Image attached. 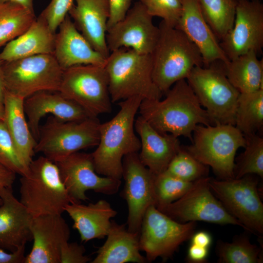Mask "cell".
<instances>
[{
    "label": "cell",
    "mask_w": 263,
    "mask_h": 263,
    "mask_svg": "<svg viewBox=\"0 0 263 263\" xmlns=\"http://www.w3.org/2000/svg\"><path fill=\"white\" fill-rule=\"evenodd\" d=\"M163 100L143 99L140 116L160 133L184 136L191 142L198 125H213L186 79L176 82Z\"/></svg>",
    "instance_id": "cell-1"
},
{
    "label": "cell",
    "mask_w": 263,
    "mask_h": 263,
    "mask_svg": "<svg viewBox=\"0 0 263 263\" xmlns=\"http://www.w3.org/2000/svg\"><path fill=\"white\" fill-rule=\"evenodd\" d=\"M142 100L141 97L134 96L119 101L120 110L116 114L100 123L99 141L91 153L97 174L121 180L123 158L139 151L141 142L135 132L134 123Z\"/></svg>",
    "instance_id": "cell-2"
},
{
    "label": "cell",
    "mask_w": 263,
    "mask_h": 263,
    "mask_svg": "<svg viewBox=\"0 0 263 263\" xmlns=\"http://www.w3.org/2000/svg\"><path fill=\"white\" fill-rule=\"evenodd\" d=\"M151 53L153 80L163 94L176 82L186 79L193 68L204 66L200 50L182 32L161 21Z\"/></svg>",
    "instance_id": "cell-3"
},
{
    "label": "cell",
    "mask_w": 263,
    "mask_h": 263,
    "mask_svg": "<svg viewBox=\"0 0 263 263\" xmlns=\"http://www.w3.org/2000/svg\"><path fill=\"white\" fill-rule=\"evenodd\" d=\"M105 67L112 103L139 96L143 99H160L163 93L152 78L151 54L121 48L111 52Z\"/></svg>",
    "instance_id": "cell-4"
},
{
    "label": "cell",
    "mask_w": 263,
    "mask_h": 263,
    "mask_svg": "<svg viewBox=\"0 0 263 263\" xmlns=\"http://www.w3.org/2000/svg\"><path fill=\"white\" fill-rule=\"evenodd\" d=\"M20 179V202L33 217L61 215L72 201L56 164L41 156L33 160Z\"/></svg>",
    "instance_id": "cell-5"
},
{
    "label": "cell",
    "mask_w": 263,
    "mask_h": 263,
    "mask_svg": "<svg viewBox=\"0 0 263 263\" xmlns=\"http://www.w3.org/2000/svg\"><path fill=\"white\" fill-rule=\"evenodd\" d=\"M246 139L234 125H198L192 133L191 144L184 148L195 159L210 167L221 180L234 178L235 157L244 148Z\"/></svg>",
    "instance_id": "cell-6"
},
{
    "label": "cell",
    "mask_w": 263,
    "mask_h": 263,
    "mask_svg": "<svg viewBox=\"0 0 263 263\" xmlns=\"http://www.w3.org/2000/svg\"><path fill=\"white\" fill-rule=\"evenodd\" d=\"M196 66L186 80L213 125L235 126L239 91L226 77L223 62Z\"/></svg>",
    "instance_id": "cell-7"
},
{
    "label": "cell",
    "mask_w": 263,
    "mask_h": 263,
    "mask_svg": "<svg viewBox=\"0 0 263 263\" xmlns=\"http://www.w3.org/2000/svg\"><path fill=\"white\" fill-rule=\"evenodd\" d=\"M100 122L97 117L66 121L52 115L40 126L35 152L55 162L81 150L96 146Z\"/></svg>",
    "instance_id": "cell-8"
},
{
    "label": "cell",
    "mask_w": 263,
    "mask_h": 263,
    "mask_svg": "<svg viewBox=\"0 0 263 263\" xmlns=\"http://www.w3.org/2000/svg\"><path fill=\"white\" fill-rule=\"evenodd\" d=\"M6 91L26 99L43 91H59L63 70L53 54L3 61Z\"/></svg>",
    "instance_id": "cell-9"
},
{
    "label": "cell",
    "mask_w": 263,
    "mask_h": 263,
    "mask_svg": "<svg viewBox=\"0 0 263 263\" xmlns=\"http://www.w3.org/2000/svg\"><path fill=\"white\" fill-rule=\"evenodd\" d=\"M59 92L81 106L90 117L112 111L105 65H79L63 70Z\"/></svg>",
    "instance_id": "cell-10"
},
{
    "label": "cell",
    "mask_w": 263,
    "mask_h": 263,
    "mask_svg": "<svg viewBox=\"0 0 263 263\" xmlns=\"http://www.w3.org/2000/svg\"><path fill=\"white\" fill-rule=\"evenodd\" d=\"M210 189L226 210L252 234H263V204L252 174L240 178L216 180L210 178Z\"/></svg>",
    "instance_id": "cell-11"
},
{
    "label": "cell",
    "mask_w": 263,
    "mask_h": 263,
    "mask_svg": "<svg viewBox=\"0 0 263 263\" xmlns=\"http://www.w3.org/2000/svg\"><path fill=\"white\" fill-rule=\"evenodd\" d=\"M196 222H178L159 210L154 205L146 210L139 231V246L147 262L160 257H171L179 246L191 238Z\"/></svg>",
    "instance_id": "cell-12"
},
{
    "label": "cell",
    "mask_w": 263,
    "mask_h": 263,
    "mask_svg": "<svg viewBox=\"0 0 263 263\" xmlns=\"http://www.w3.org/2000/svg\"><path fill=\"white\" fill-rule=\"evenodd\" d=\"M210 179L207 176L194 181L183 196L159 210L182 223L203 221L220 225H233L247 231L213 194L209 184Z\"/></svg>",
    "instance_id": "cell-13"
},
{
    "label": "cell",
    "mask_w": 263,
    "mask_h": 263,
    "mask_svg": "<svg viewBox=\"0 0 263 263\" xmlns=\"http://www.w3.org/2000/svg\"><path fill=\"white\" fill-rule=\"evenodd\" d=\"M72 203L88 199L89 190L107 195L115 194L121 180L101 176L94 169L91 153L77 151L54 162Z\"/></svg>",
    "instance_id": "cell-14"
},
{
    "label": "cell",
    "mask_w": 263,
    "mask_h": 263,
    "mask_svg": "<svg viewBox=\"0 0 263 263\" xmlns=\"http://www.w3.org/2000/svg\"><path fill=\"white\" fill-rule=\"evenodd\" d=\"M155 174L141 162L138 153L126 155L122 161L125 185L121 195L126 201L128 215L127 229L139 232L143 216L149 207L155 206Z\"/></svg>",
    "instance_id": "cell-15"
},
{
    "label": "cell",
    "mask_w": 263,
    "mask_h": 263,
    "mask_svg": "<svg viewBox=\"0 0 263 263\" xmlns=\"http://www.w3.org/2000/svg\"><path fill=\"white\" fill-rule=\"evenodd\" d=\"M235 17L230 31L220 41L228 59L250 51L262 52L263 4L261 0H237Z\"/></svg>",
    "instance_id": "cell-16"
},
{
    "label": "cell",
    "mask_w": 263,
    "mask_h": 263,
    "mask_svg": "<svg viewBox=\"0 0 263 263\" xmlns=\"http://www.w3.org/2000/svg\"><path fill=\"white\" fill-rule=\"evenodd\" d=\"M152 18L139 1L136 2L122 20L107 29L106 43L110 53L127 48L151 54L159 34Z\"/></svg>",
    "instance_id": "cell-17"
},
{
    "label": "cell",
    "mask_w": 263,
    "mask_h": 263,
    "mask_svg": "<svg viewBox=\"0 0 263 263\" xmlns=\"http://www.w3.org/2000/svg\"><path fill=\"white\" fill-rule=\"evenodd\" d=\"M31 232L33 246L24 263H60L61 247L70 236L69 226L61 215L33 217Z\"/></svg>",
    "instance_id": "cell-18"
},
{
    "label": "cell",
    "mask_w": 263,
    "mask_h": 263,
    "mask_svg": "<svg viewBox=\"0 0 263 263\" xmlns=\"http://www.w3.org/2000/svg\"><path fill=\"white\" fill-rule=\"evenodd\" d=\"M182 13L175 28L182 32L198 47L208 66L217 61L228 62L229 60L207 23L198 0H181Z\"/></svg>",
    "instance_id": "cell-19"
},
{
    "label": "cell",
    "mask_w": 263,
    "mask_h": 263,
    "mask_svg": "<svg viewBox=\"0 0 263 263\" xmlns=\"http://www.w3.org/2000/svg\"><path fill=\"white\" fill-rule=\"evenodd\" d=\"M24 110L30 131L37 141L40 121L48 114L66 121L90 117L81 106L59 91H43L31 95L25 99Z\"/></svg>",
    "instance_id": "cell-20"
},
{
    "label": "cell",
    "mask_w": 263,
    "mask_h": 263,
    "mask_svg": "<svg viewBox=\"0 0 263 263\" xmlns=\"http://www.w3.org/2000/svg\"><path fill=\"white\" fill-rule=\"evenodd\" d=\"M0 197V248L13 252L32 240L33 217L15 197L12 188H3Z\"/></svg>",
    "instance_id": "cell-21"
},
{
    "label": "cell",
    "mask_w": 263,
    "mask_h": 263,
    "mask_svg": "<svg viewBox=\"0 0 263 263\" xmlns=\"http://www.w3.org/2000/svg\"><path fill=\"white\" fill-rule=\"evenodd\" d=\"M134 128L141 142L138 156L142 163L155 175L165 171L181 148L178 137L160 133L141 116L135 119Z\"/></svg>",
    "instance_id": "cell-22"
},
{
    "label": "cell",
    "mask_w": 263,
    "mask_h": 263,
    "mask_svg": "<svg viewBox=\"0 0 263 263\" xmlns=\"http://www.w3.org/2000/svg\"><path fill=\"white\" fill-rule=\"evenodd\" d=\"M68 14L75 27L92 47L107 58L106 43L109 17L108 0H75Z\"/></svg>",
    "instance_id": "cell-23"
},
{
    "label": "cell",
    "mask_w": 263,
    "mask_h": 263,
    "mask_svg": "<svg viewBox=\"0 0 263 263\" xmlns=\"http://www.w3.org/2000/svg\"><path fill=\"white\" fill-rule=\"evenodd\" d=\"M58 29L53 55L63 70L79 65H105L106 58L92 47L69 14Z\"/></svg>",
    "instance_id": "cell-24"
},
{
    "label": "cell",
    "mask_w": 263,
    "mask_h": 263,
    "mask_svg": "<svg viewBox=\"0 0 263 263\" xmlns=\"http://www.w3.org/2000/svg\"><path fill=\"white\" fill-rule=\"evenodd\" d=\"M65 211L73 221V227L78 231L81 242H84L106 237L111 219L117 215L116 211L104 200L88 205L70 203Z\"/></svg>",
    "instance_id": "cell-25"
},
{
    "label": "cell",
    "mask_w": 263,
    "mask_h": 263,
    "mask_svg": "<svg viewBox=\"0 0 263 263\" xmlns=\"http://www.w3.org/2000/svg\"><path fill=\"white\" fill-rule=\"evenodd\" d=\"M56 34L40 14L24 33L6 44L0 53V59L10 61L37 55L53 54Z\"/></svg>",
    "instance_id": "cell-26"
},
{
    "label": "cell",
    "mask_w": 263,
    "mask_h": 263,
    "mask_svg": "<svg viewBox=\"0 0 263 263\" xmlns=\"http://www.w3.org/2000/svg\"><path fill=\"white\" fill-rule=\"evenodd\" d=\"M126 224L111 221L104 244L97 251L92 263H145L146 257L140 253L139 232H133Z\"/></svg>",
    "instance_id": "cell-27"
},
{
    "label": "cell",
    "mask_w": 263,
    "mask_h": 263,
    "mask_svg": "<svg viewBox=\"0 0 263 263\" xmlns=\"http://www.w3.org/2000/svg\"><path fill=\"white\" fill-rule=\"evenodd\" d=\"M25 99L6 91L3 102L4 122L19 157L28 169L37 141L30 131L24 110Z\"/></svg>",
    "instance_id": "cell-28"
},
{
    "label": "cell",
    "mask_w": 263,
    "mask_h": 263,
    "mask_svg": "<svg viewBox=\"0 0 263 263\" xmlns=\"http://www.w3.org/2000/svg\"><path fill=\"white\" fill-rule=\"evenodd\" d=\"M257 55L252 51L223 62L226 77L240 93L263 89V60H259Z\"/></svg>",
    "instance_id": "cell-29"
},
{
    "label": "cell",
    "mask_w": 263,
    "mask_h": 263,
    "mask_svg": "<svg viewBox=\"0 0 263 263\" xmlns=\"http://www.w3.org/2000/svg\"><path fill=\"white\" fill-rule=\"evenodd\" d=\"M263 126V89L240 93L235 126L244 135L256 133Z\"/></svg>",
    "instance_id": "cell-30"
},
{
    "label": "cell",
    "mask_w": 263,
    "mask_h": 263,
    "mask_svg": "<svg viewBox=\"0 0 263 263\" xmlns=\"http://www.w3.org/2000/svg\"><path fill=\"white\" fill-rule=\"evenodd\" d=\"M36 19L35 12L13 2H0V47L24 33Z\"/></svg>",
    "instance_id": "cell-31"
},
{
    "label": "cell",
    "mask_w": 263,
    "mask_h": 263,
    "mask_svg": "<svg viewBox=\"0 0 263 263\" xmlns=\"http://www.w3.org/2000/svg\"><path fill=\"white\" fill-rule=\"evenodd\" d=\"M202 14L220 42L232 29L237 0H198Z\"/></svg>",
    "instance_id": "cell-32"
},
{
    "label": "cell",
    "mask_w": 263,
    "mask_h": 263,
    "mask_svg": "<svg viewBox=\"0 0 263 263\" xmlns=\"http://www.w3.org/2000/svg\"><path fill=\"white\" fill-rule=\"evenodd\" d=\"M216 249L219 263H263L262 250L251 244L245 234L237 236L231 243L219 241Z\"/></svg>",
    "instance_id": "cell-33"
},
{
    "label": "cell",
    "mask_w": 263,
    "mask_h": 263,
    "mask_svg": "<svg viewBox=\"0 0 263 263\" xmlns=\"http://www.w3.org/2000/svg\"><path fill=\"white\" fill-rule=\"evenodd\" d=\"M246 145L235 164L234 178L248 174L263 178V138L256 133L244 135Z\"/></svg>",
    "instance_id": "cell-34"
},
{
    "label": "cell",
    "mask_w": 263,
    "mask_h": 263,
    "mask_svg": "<svg viewBox=\"0 0 263 263\" xmlns=\"http://www.w3.org/2000/svg\"><path fill=\"white\" fill-rule=\"evenodd\" d=\"M194 182H187L166 171L155 175L154 191L155 207L159 210L183 196Z\"/></svg>",
    "instance_id": "cell-35"
},
{
    "label": "cell",
    "mask_w": 263,
    "mask_h": 263,
    "mask_svg": "<svg viewBox=\"0 0 263 263\" xmlns=\"http://www.w3.org/2000/svg\"><path fill=\"white\" fill-rule=\"evenodd\" d=\"M208 168L181 147L165 171L179 179L191 182L207 177Z\"/></svg>",
    "instance_id": "cell-36"
},
{
    "label": "cell",
    "mask_w": 263,
    "mask_h": 263,
    "mask_svg": "<svg viewBox=\"0 0 263 263\" xmlns=\"http://www.w3.org/2000/svg\"><path fill=\"white\" fill-rule=\"evenodd\" d=\"M0 164L21 176L27 170L3 120L0 121Z\"/></svg>",
    "instance_id": "cell-37"
},
{
    "label": "cell",
    "mask_w": 263,
    "mask_h": 263,
    "mask_svg": "<svg viewBox=\"0 0 263 263\" xmlns=\"http://www.w3.org/2000/svg\"><path fill=\"white\" fill-rule=\"evenodd\" d=\"M152 17L162 19L166 24L175 27L182 13L181 0H139Z\"/></svg>",
    "instance_id": "cell-38"
},
{
    "label": "cell",
    "mask_w": 263,
    "mask_h": 263,
    "mask_svg": "<svg viewBox=\"0 0 263 263\" xmlns=\"http://www.w3.org/2000/svg\"><path fill=\"white\" fill-rule=\"evenodd\" d=\"M75 0H51L41 14L47 21L50 30L54 34L68 14Z\"/></svg>",
    "instance_id": "cell-39"
},
{
    "label": "cell",
    "mask_w": 263,
    "mask_h": 263,
    "mask_svg": "<svg viewBox=\"0 0 263 263\" xmlns=\"http://www.w3.org/2000/svg\"><path fill=\"white\" fill-rule=\"evenodd\" d=\"M83 245L76 242L64 244L61 249L60 263H86L90 261L89 257L85 255Z\"/></svg>",
    "instance_id": "cell-40"
},
{
    "label": "cell",
    "mask_w": 263,
    "mask_h": 263,
    "mask_svg": "<svg viewBox=\"0 0 263 263\" xmlns=\"http://www.w3.org/2000/svg\"><path fill=\"white\" fill-rule=\"evenodd\" d=\"M133 0H108L109 17L107 23V29L125 17Z\"/></svg>",
    "instance_id": "cell-41"
},
{
    "label": "cell",
    "mask_w": 263,
    "mask_h": 263,
    "mask_svg": "<svg viewBox=\"0 0 263 263\" xmlns=\"http://www.w3.org/2000/svg\"><path fill=\"white\" fill-rule=\"evenodd\" d=\"M208 253V248L191 244L188 251L187 261L191 263H206Z\"/></svg>",
    "instance_id": "cell-42"
},
{
    "label": "cell",
    "mask_w": 263,
    "mask_h": 263,
    "mask_svg": "<svg viewBox=\"0 0 263 263\" xmlns=\"http://www.w3.org/2000/svg\"><path fill=\"white\" fill-rule=\"evenodd\" d=\"M25 249V245H23L13 252L7 253L0 248V263H24Z\"/></svg>",
    "instance_id": "cell-43"
},
{
    "label": "cell",
    "mask_w": 263,
    "mask_h": 263,
    "mask_svg": "<svg viewBox=\"0 0 263 263\" xmlns=\"http://www.w3.org/2000/svg\"><path fill=\"white\" fill-rule=\"evenodd\" d=\"M16 173L0 164V192L4 188H12Z\"/></svg>",
    "instance_id": "cell-44"
},
{
    "label": "cell",
    "mask_w": 263,
    "mask_h": 263,
    "mask_svg": "<svg viewBox=\"0 0 263 263\" xmlns=\"http://www.w3.org/2000/svg\"><path fill=\"white\" fill-rule=\"evenodd\" d=\"M191 238V244L207 248H208L212 242L211 235L205 231L194 233Z\"/></svg>",
    "instance_id": "cell-45"
},
{
    "label": "cell",
    "mask_w": 263,
    "mask_h": 263,
    "mask_svg": "<svg viewBox=\"0 0 263 263\" xmlns=\"http://www.w3.org/2000/svg\"><path fill=\"white\" fill-rule=\"evenodd\" d=\"M2 63L3 61L0 59V104L3 105L6 89L4 82Z\"/></svg>",
    "instance_id": "cell-46"
},
{
    "label": "cell",
    "mask_w": 263,
    "mask_h": 263,
    "mask_svg": "<svg viewBox=\"0 0 263 263\" xmlns=\"http://www.w3.org/2000/svg\"><path fill=\"white\" fill-rule=\"evenodd\" d=\"M13 2L18 4L34 12V0H0V2Z\"/></svg>",
    "instance_id": "cell-47"
},
{
    "label": "cell",
    "mask_w": 263,
    "mask_h": 263,
    "mask_svg": "<svg viewBox=\"0 0 263 263\" xmlns=\"http://www.w3.org/2000/svg\"><path fill=\"white\" fill-rule=\"evenodd\" d=\"M4 106L0 104V121L4 120Z\"/></svg>",
    "instance_id": "cell-48"
},
{
    "label": "cell",
    "mask_w": 263,
    "mask_h": 263,
    "mask_svg": "<svg viewBox=\"0 0 263 263\" xmlns=\"http://www.w3.org/2000/svg\"><path fill=\"white\" fill-rule=\"evenodd\" d=\"M2 199L0 197V206L2 204Z\"/></svg>",
    "instance_id": "cell-49"
}]
</instances>
